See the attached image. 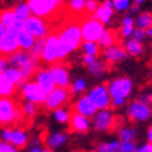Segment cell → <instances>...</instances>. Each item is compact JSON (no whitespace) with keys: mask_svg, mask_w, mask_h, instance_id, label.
<instances>
[{"mask_svg":"<svg viewBox=\"0 0 152 152\" xmlns=\"http://www.w3.org/2000/svg\"><path fill=\"white\" fill-rule=\"evenodd\" d=\"M82 42L79 22H69L64 25L57 34V63H63L69 54L77 50Z\"/></svg>","mask_w":152,"mask_h":152,"instance_id":"cell-1","label":"cell"},{"mask_svg":"<svg viewBox=\"0 0 152 152\" xmlns=\"http://www.w3.org/2000/svg\"><path fill=\"white\" fill-rule=\"evenodd\" d=\"M107 91L110 94L111 107L121 109L125 106L126 101L129 99L130 94L133 92V80L129 76H118L114 79L109 80Z\"/></svg>","mask_w":152,"mask_h":152,"instance_id":"cell-2","label":"cell"},{"mask_svg":"<svg viewBox=\"0 0 152 152\" xmlns=\"http://www.w3.org/2000/svg\"><path fill=\"white\" fill-rule=\"evenodd\" d=\"M23 120L20 103L12 96L0 98V125L3 128L15 126Z\"/></svg>","mask_w":152,"mask_h":152,"instance_id":"cell-3","label":"cell"},{"mask_svg":"<svg viewBox=\"0 0 152 152\" xmlns=\"http://www.w3.org/2000/svg\"><path fill=\"white\" fill-rule=\"evenodd\" d=\"M26 3L30 8L31 15L49 19L60 11L61 7L66 3V0H27Z\"/></svg>","mask_w":152,"mask_h":152,"instance_id":"cell-4","label":"cell"},{"mask_svg":"<svg viewBox=\"0 0 152 152\" xmlns=\"http://www.w3.org/2000/svg\"><path fill=\"white\" fill-rule=\"evenodd\" d=\"M118 125H120L118 117L113 113L111 109L98 110L91 118V126L98 133H107L114 130L115 128L118 129Z\"/></svg>","mask_w":152,"mask_h":152,"instance_id":"cell-5","label":"cell"},{"mask_svg":"<svg viewBox=\"0 0 152 152\" xmlns=\"http://www.w3.org/2000/svg\"><path fill=\"white\" fill-rule=\"evenodd\" d=\"M126 117L133 124H142L147 122L152 118V106L139 101L133 99L126 106Z\"/></svg>","mask_w":152,"mask_h":152,"instance_id":"cell-6","label":"cell"},{"mask_svg":"<svg viewBox=\"0 0 152 152\" xmlns=\"http://www.w3.org/2000/svg\"><path fill=\"white\" fill-rule=\"evenodd\" d=\"M22 30V25H15L12 27L6 28L3 37L0 39V56L1 57H8L12 53L19 50V31Z\"/></svg>","mask_w":152,"mask_h":152,"instance_id":"cell-7","label":"cell"},{"mask_svg":"<svg viewBox=\"0 0 152 152\" xmlns=\"http://www.w3.org/2000/svg\"><path fill=\"white\" fill-rule=\"evenodd\" d=\"M0 140L1 141L11 142L18 149L25 148L28 144V133L26 129L20 126H7L0 130Z\"/></svg>","mask_w":152,"mask_h":152,"instance_id":"cell-8","label":"cell"},{"mask_svg":"<svg viewBox=\"0 0 152 152\" xmlns=\"http://www.w3.org/2000/svg\"><path fill=\"white\" fill-rule=\"evenodd\" d=\"M106 30L103 25L99 20L94 18L92 15L87 16L83 19V22L80 23V31H82V39L88 42H98L101 35Z\"/></svg>","mask_w":152,"mask_h":152,"instance_id":"cell-9","label":"cell"},{"mask_svg":"<svg viewBox=\"0 0 152 152\" xmlns=\"http://www.w3.org/2000/svg\"><path fill=\"white\" fill-rule=\"evenodd\" d=\"M71 98H72V94H71L69 88L56 87L53 91H50L46 95V99H45L42 106L49 111H54L60 107H65L69 103Z\"/></svg>","mask_w":152,"mask_h":152,"instance_id":"cell-10","label":"cell"},{"mask_svg":"<svg viewBox=\"0 0 152 152\" xmlns=\"http://www.w3.org/2000/svg\"><path fill=\"white\" fill-rule=\"evenodd\" d=\"M19 94L25 102H31L35 104H44L48 95L34 80H26L19 88Z\"/></svg>","mask_w":152,"mask_h":152,"instance_id":"cell-11","label":"cell"},{"mask_svg":"<svg viewBox=\"0 0 152 152\" xmlns=\"http://www.w3.org/2000/svg\"><path fill=\"white\" fill-rule=\"evenodd\" d=\"M87 96L92 102L96 110H104V109H110L111 107V99L110 94L107 91V86L106 84H95L92 88H90L87 91Z\"/></svg>","mask_w":152,"mask_h":152,"instance_id":"cell-12","label":"cell"},{"mask_svg":"<svg viewBox=\"0 0 152 152\" xmlns=\"http://www.w3.org/2000/svg\"><path fill=\"white\" fill-rule=\"evenodd\" d=\"M22 28L25 31L30 33L35 39L46 38V35L49 34V23H48V20L34 15H30L26 19L22 25Z\"/></svg>","mask_w":152,"mask_h":152,"instance_id":"cell-13","label":"cell"},{"mask_svg":"<svg viewBox=\"0 0 152 152\" xmlns=\"http://www.w3.org/2000/svg\"><path fill=\"white\" fill-rule=\"evenodd\" d=\"M48 69H49V72H50L52 79H53L56 87H60V88H69L71 73H69V69H68L63 63L52 64Z\"/></svg>","mask_w":152,"mask_h":152,"instance_id":"cell-14","label":"cell"},{"mask_svg":"<svg viewBox=\"0 0 152 152\" xmlns=\"http://www.w3.org/2000/svg\"><path fill=\"white\" fill-rule=\"evenodd\" d=\"M39 60L44 61L45 64H50V65L57 63V34L49 33L46 35Z\"/></svg>","mask_w":152,"mask_h":152,"instance_id":"cell-15","label":"cell"},{"mask_svg":"<svg viewBox=\"0 0 152 152\" xmlns=\"http://www.w3.org/2000/svg\"><path fill=\"white\" fill-rule=\"evenodd\" d=\"M129 58V54L125 52L122 45L115 44L111 45V46L103 49V61L107 65H114V64L122 63V61L128 60Z\"/></svg>","mask_w":152,"mask_h":152,"instance_id":"cell-16","label":"cell"},{"mask_svg":"<svg viewBox=\"0 0 152 152\" xmlns=\"http://www.w3.org/2000/svg\"><path fill=\"white\" fill-rule=\"evenodd\" d=\"M68 125H69V129L73 133L84 134V133H88V130L91 129V118H87L84 115H80V114L72 111Z\"/></svg>","mask_w":152,"mask_h":152,"instance_id":"cell-17","label":"cell"},{"mask_svg":"<svg viewBox=\"0 0 152 152\" xmlns=\"http://www.w3.org/2000/svg\"><path fill=\"white\" fill-rule=\"evenodd\" d=\"M73 113H77L80 114V115H84V117L87 118H92L95 115V113H96V107H95L94 104H92V102L88 99V96L87 95H80L79 98L75 101V103H73Z\"/></svg>","mask_w":152,"mask_h":152,"instance_id":"cell-18","label":"cell"},{"mask_svg":"<svg viewBox=\"0 0 152 152\" xmlns=\"http://www.w3.org/2000/svg\"><path fill=\"white\" fill-rule=\"evenodd\" d=\"M34 82L37 83L46 94H49L50 91H53V90L56 88V84H54L53 79H52V75L48 68H38L37 72L34 73Z\"/></svg>","mask_w":152,"mask_h":152,"instance_id":"cell-19","label":"cell"},{"mask_svg":"<svg viewBox=\"0 0 152 152\" xmlns=\"http://www.w3.org/2000/svg\"><path fill=\"white\" fill-rule=\"evenodd\" d=\"M68 141H69V134L66 132H52L45 137L46 148H49L50 151L60 149L61 147L66 145Z\"/></svg>","mask_w":152,"mask_h":152,"instance_id":"cell-20","label":"cell"},{"mask_svg":"<svg viewBox=\"0 0 152 152\" xmlns=\"http://www.w3.org/2000/svg\"><path fill=\"white\" fill-rule=\"evenodd\" d=\"M7 58V63H8L10 66H15L18 69H20L22 66H25L28 61L31 60L33 57L28 54V52H25V50H18L15 53H12L11 56L6 57Z\"/></svg>","mask_w":152,"mask_h":152,"instance_id":"cell-21","label":"cell"},{"mask_svg":"<svg viewBox=\"0 0 152 152\" xmlns=\"http://www.w3.org/2000/svg\"><path fill=\"white\" fill-rule=\"evenodd\" d=\"M124 49L129 54V57H141L145 52V46L142 42H139V41H134L132 38H128L125 39L122 44Z\"/></svg>","mask_w":152,"mask_h":152,"instance_id":"cell-22","label":"cell"},{"mask_svg":"<svg viewBox=\"0 0 152 152\" xmlns=\"http://www.w3.org/2000/svg\"><path fill=\"white\" fill-rule=\"evenodd\" d=\"M92 16H94L96 20H99V22H101L102 25L106 27V26H110L111 23H113L114 10L113 8H107V7H104V6H102V4H99L98 8H96V11L92 14Z\"/></svg>","mask_w":152,"mask_h":152,"instance_id":"cell-23","label":"cell"},{"mask_svg":"<svg viewBox=\"0 0 152 152\" xmlns=\"http://www.w3.org/2000/svg\"><path fill=\"white\" fill-rule=\"evenodd\" d=\"M117 136L120 141L136 142L137 137H139V129L136 126H132V125H122V126H118Z\"/></svg>","mask_w":152,"mask_h":152,"instance_id":"cell-24","label":"cell"},{"mask_svg":"<svg viewBox=\"0 0 152 152\" xmlns=\"http://www.w3.org/2000/svg\"><path fill=\"white\" fill-rule=\"evenodd\" d=\"M118 37H120V34H118L115 30H110V28L107 30V28H106L96 44H98L99 49H106V48L111 46V45L118 44Z\"/></svg>","mask_w":152,"mask_h":152,"instance_id":"cell-25","label":"cell"},{"mask_svg":"<svg viewBox=\"0 0 152 152\" xmlns=\"http://www.w3.org/2000/svg\"><path fill=\"white\" fill-rule=\"evenodd\" d=\"M3 77L6 80H8V82H11L12 84H15L16 90L20 88L23 83H25V80L22 79V75H20V71L18 68H15V66H10V65L7 66L3 72Z\"/></svg>","mask_w":152,"mask_h":152,"instance_id":"cell-26","label":"cell"},{"mask_svg":"<svg viewBox=\"0 0 152 152\" xmlns=\"http://www.w3.org/2000/svg\"><path fill=\"white\" fill-rule=\"evenodd\" d=\"M133 30H134V18H133L132 15H129V14H128V15H124L122 18H121V28H120V33H118V34L122 38L128 39V38H130Z\"/></svg>","mask_w":152,"mask_h":152,"instance_id":"cell-27","label":"cell"},{"mask_svg":"<svg viewBox=\"0 0 152 152\" xmlns=\"http://www.w3.org/2000/svg\"><path fill=\"white\" fill-rule=\"evenodd\" d=\"M12 11H14V16H15L16 23H20V25H23V22L31 15L30 8H28L26 1H19V3L12 8Z\"/></svg>","mask_w":152,"mask_h":152,"instance_id":"cell-28","label":"cell"},{"mask_svg":"<svg viewBox=\"0 0 152 152\" xmlns=\"http://www.w3.org/2000/svg\"><path fill=\"white\" fill-rule=\"evenodd\" d=\"M87 71H88V73L92 76V77L101 79V77H103L106 71H107V64L104 63L103 60H101V58H96L91 65L87 66Z\"/></svg>","mask_w":152,"mask_h":152,"instance_id":"cell-29","label":"cell"},{"mask_svg":"<svg viewBox=\"0 0 152 152\" xmlns=\"http://www.w3.org/2000/svg\"><path fill=\"white\" fill-rule=\"evenodd\" d=\"M35 39L34 37H33L30 33L25 31V30H20L19 31V37H18V42H19V50H25V52H28L30 49H31L33 46H34L35 44Z\"/></svg>","mask_w":152,"mask_h":152,"instance_id":"cell-30","label":"cell"},{"mask_svg":"<svg viewBox=\"0 0 152 152\" xmlns=\"http://www.w3.org/2000/svg\"><path fill=\"white\" fill-rule=\"evenodd\" d=\"M88 83L84 76H77L73 82H71L69 86V91L72 95H83V92L87 91Z\"/></svg>","mask_w":152,"mask_h":152,"instance_id":"cell-31","label":"cell"},{"mask_svg":"<svg viewBox=\"0 0 152 152\" xmlns=\"http://www.w3.org/2000/svg\"><path fill=\"white\" fill-rule=\"evenodd\" d=\"M152 26V12L149 11H142V12H139L134 18V27L137 28H145L151 27Z\"/></svg>","mask_w":152,"mask_h":152,"instance_id":"cell-32","label":"cell"},{"mask_svg":"<svg viewBox=\"0 0 152 152\" xmlns=\"http://www.w3.org/2000/svg\"><path fill=\"white\" fill-rule=\"evenodd\" d=\"M0 23L4 26V28H10V27H12V26L18 25L15 20V16H14L12 8H6L0 11Z\"/></svg>","mask_w":152,"mask_h":152,"instance_id":"cell-33","label":"cell"},{"mask_svg":"<svg viewBox=\"0 0 152 152\" xmlns=\"http://www.w3.org/2000/svg\"><path fill=\"white\" fill-rule=\"evenodd\" d=\"M16 91V86L12 84L11 82L6 80L1 75V79H0V98H8V96H12Z\"/></svg>","mask_w":152,"mask_h":152,"instance_id":"cell-34","label":"cell"},{"mask_svg":"<svg viewBox=\"0 0 152 152\" xmlns=\"http://www.w3.org/2000/svg\"><path fill=\"white\" fill-rule=\"evenodd\" d=\"M20 110H22V115L23 118H27V120H31L37 115L38 113V104L31 103V102H25L20 104Z\"/></svg>","mask_w":152,"mask_h":152,"instance_id":"cell-35","label":"cell"},{"mask_svg":"<svg viewBox=\"0 0 152 152\" xmlns=\"http://www.w3.org/2000/svg\"><path fill=\"white\" fill-rule=\"evenodd\" d=\"M71 113H72V111L68 110L66 107H60L53 111V120L56 121L57 124L65 125V124H68V121H69Z\"/></svg>","mask_w":152,"mask_h":152,"instance_id":"cell-36","label":"cell"},{"mask_svg":"<svg viewBox=\"0 0 152 152\" xmlns=\"http://www.w3.org/2000/svg\"><path fill=\"white\" fill-rule=\"evenodd\" d=\"M118 149H120V140L118 139L101 142L96 147V151L98 152H118Z\"/></svg>","mask_w":152,"mask_h":152,"instance_id":"cell-37","label":"cell"},{"mask_svg":"<svg viewBox=\"0 0 152 152\" xmlns=\"http://www.w3.org/2000/svg\"><path fill=\"white\" fill-rule=\"evenodd\" d=\"M80 48L83 50V54H91V56H98L99 50H101L96 42H88V41H83Z\"/></svg>","mask_w":152,"mask_h":152,"instance_id":"cell-38","label":"cell"},{"mask_svg":"<svg viewBox=\"0 0 152 152\" xmlns=\"http://www.w3.org/2000/svg\"><path fill=\"white\" fill-rule=\"evenodd\" d=\"M44 44H45V38H39V39H37L34 44V46L28 50V54L33 57V58H35V60L39 61V58H41V53H42V49H44Z\"/></svg>","mask_w":152,"mask_h":152,"instance_id":"cell-39","label":"cell"},{"mask_svg":"<svg viewBox=\"0 0 152 152\" xmlns=\"http://www.w3.org/2000/svg\"><path fill=\"white\" fill-rule=\"evenodd\" d=\"M114 12H125L132 6V0H111Z\"/></svg>","mask_w":152,"mask_h":152,"instance_id":"cell-40","label":"cell"},{"mask_svg":"<svg viewBox=\"0 0 152 152\" xmlns=\"http://www.w3.org/2000/svg\"><path fill=\"white\" fill-rule=\"evenodd\" d=\"M86 0H68V10L72 14H80L84 11Z\"/></svg>","mask_w":152,"mask_h":152,"instance_id":"cell-41","label":"cell"},{"mask_svg":"<svg viewBox=\"0 0 152 152\" xmlns=\"http://www.w3.org/2000/svg\"><path fill=\"white\" fill-rule=\"evenodd\" d=\"M137 145L133 141H120V149L118 152H136Z\"/></svg>","mask_w":152,"mask_h":152,"instance_id":"cell-42","label":"cell"},{"mask_svg":"<svg viewBox=\"0 0 152 152\" xmlns=\"http://www.w3.org/2000/svg\"><path fill=\"white\" fill-rule=\"evenodd\" d=\"M130 38L132 39H134V41H139V42H145V39H147V37H145V31L142 30V28H137V27H134V30H133V33H132V35H130Z\"/></svg>","mask_w":152,"mask_h":152,"instance_id":"cell-43","label":"cell"},{"mask_svg":"<svg viewBox=\"0 0 152 152\" xmlns=\"http://www.w3.org/2000/svg\"><path fill=\"white\" fill-rule=\"evenodd\" d=\"M99 4L95 1V0H86V4H84V11L87 14H90V15H92V14L96 11V8H98Z\"/></svg>","mask_w":152,"mask_h":152,"instance_id":"cell-44","label":"cell"},{"mask_svg":"<svg viewBox=\"0 0 152 152\" xmlns=\"http://www.w3.org/2000/svg\"><path fill=\"white\" fill-rule=\"evenodd\" d=\"M0 152H19V149L14 147L11 142L0 141Z\"/></svg>","mask_w":152,"mask_h":152,"instance_id":"cell-45","label":"cell"},{"mask_svg":"<svg viewBox=\"0 0 152 152\" xmlns=\"http://www.w3.org/2000/svg\"><path fill=\"white\" fill-rule=\"evenodd\" d=\"M42 147H41V139H34L31 141V144H30V147H28L27 152H41Z\"/></svg>","mask_w":152,"mask_h":152,"instance_id":"cell-46","label":"cell"},{"mask_svg":"<svg viewBox=\"0 0 152 152\" xmlns=\"http://www.w3.org/2000/svg\"><path fill=\"white\" fill-rule=\"evenodd\" d=\"M98 58V56H91V54H83L82 56V63H83V65L87 68L88 65H91L92 63H94L95 60Z\"/></svg>","mask_w":152,"mask_h":152,"instance_id":"cell-47","label":"cell"},{"mask_svg":"<svg viewBox=\"0 0 152 152\" xmlns=\"http://www.w3.org/2000/svg\"><path fill=\"white\" fill-rule=\"evenodd\" d=\"M136 152H152V144H149V142H144V144H141V145L137 147Z\"/></svg>","mask_w":152,"mask_h":152,"instance_id":"cell-48","label":"cell"},{"mask_svg":"<svg viewBox=\"0 0 152 152\" xmlns=\"http://www.w3.org/2000/svg\"><path fill=\"white\" fill-rule=\"evenodd\" d=\"M8 66V63H7V58L6 57H1L0 56V79H1V75H3L4 69Z\"/></svg>","mask_w":152,"mask_h":152,"instance_id":"cell-49","label":"cell"},{"mask_svg":"<svg viewBox=\"0 0 152 152\" xmlns=\"http://www.w3.org/2000/svg\"><path fill=\"white\" fill-rule=\"evenodd\" d=\"M128 11H129V15H137V14L140 12V7L139 6H134V4H132V6L129 7V10H128Z\"/></svg>","mask_w":152,"mask_h":152,"instance_id":"cell-50","label":"cell"},{"mask_svg":"<svg viewBox=\"0 0 152 152\" xmlns=\"http://www.w3.org/2000/svg\"><path fill=\"white\" fill-rule=\"evenodd\" d=\"M145 137H147V142H149V144H152V125H149V126H148V129H147Z\"/></svg>","mask_w":152,"mask_h":152,"instance_id":"cell-51","label":"cell"},{"mask_svg":"<svg viewBox=\"0 0 152 152\" xmlns=\"http://www.w3.org/2000/svg\"><path fill=\"white\" fill-rule=\"evenodd\" d=\"M147 0H132V4H134V6H139V7H141L142 4L145 3Z\"/></svg>","mask_w":152,"mask_h":152,"instance_id":"cell-52","label":"cell"},{"mask_svg":"<svg viewBox=\"0 0 152 152\" xmlns=\"http://www.w3.org/2000/svg\"><path fill=\"white\" fill-rule=\"evenodd\" d=\"M144 31H145V37L147 38H151V39H152V26H151V27H148V28H145Z\"/></svg>","mask_w":152,"mask_h":152,"instance_id":"cell-53","label":"cell"},{"mask_svg":"<svg viewBox=\"0 0 152 152\" xmlns=\"http://www.w3.org/2000/svg\"><path fill=\"white\" fill-rule=\"evenodd\" d=\"M4 31H6V28H4V26L1 25V23H0V39H1V37H3Z\"/></svg>","mask_w":152,"mask_h":152,"instance_id":"cell-54","label":"cell"},{"mask_svg":"<svg viewBox=\"0 0 152 152\" xmlns=\"http://www.w3.org/2000/svg\"><path fill=\"white\" fill-rule=\"evenodd\" d=\"M147 94H148V102H149V104L152 106V90L149 92H147Z\"/></svg>","mask_w":152,"mask_h":152,"instance_id":"cell-55","label":"cell"},{"mask_svg":"<svg viewBox=\"0 0 152 152\" xmlns=\"http://www.w3.org/2000/svg\"><path fill=\"white\" fill-rule=\"evenodd\" d=\"M41 152H52L49 148H46V147H42V149H41Z\"/></svg>","mask_w":152,"mask_h":152,"instance_id":"cell-56","label":"cell"},{"mask_svg":"<svg viewBox=\"0 0 152 152\" xmlns=\"http://www.w3.org/2000/svg\"><path fill=\"white\" fill-rule=\"evenodd\" d=\"M95 1H96V3H98V4H102V3H103V1H106V0H95Z\"/></svg>","mask_w":152,"mask_h":152,"instance_id":"cell-57","label":"cell"},{"mask_svg":"<svg viewBox=\"0 0 152 152\" xmlns=\"http://www.w3.org/2000/svg\"><path fill=\"white\" fill-rule=\"evenodd\" d=\"M90 152H98V151H96V149H94V151H90Z\"/></svg>","mask_w":152,"mask_h":152,"instance_id":"cell-58","label":"cell"},{"mask_svg":"<svg viewBox=\"0 0 152 152\" xmlns=\"http://www.w3.org/2000/svg\"><path fill=\"white\" fill-rule=\"evenodd\" d=\"M77 152H86V151H77Z\"/></svg>","mask_w":152,"mask_h":152,"instance_id":"cell-59","label":"cell"}]
</instances>
